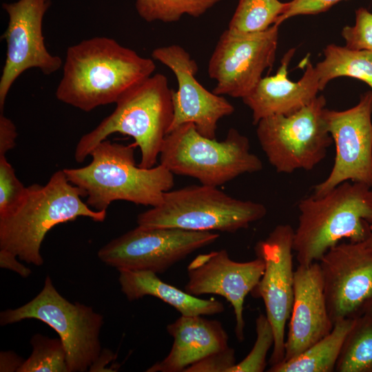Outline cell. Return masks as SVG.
<instances>
[{
	"mask_svg": "<svg viewBox=\"0 0 372 372\" xmlns=\"http://www.w3.org/2000/svg\"><path fill=\"white\" fill-rule=\"evenodd\" d=\"M356 319V318H355ZM355 319H342L331 331L298 357L271 366L269 372H333Z\"/></svg>",
	"mask_w": 372,
	"mask_h": 372,
	"instance_id": "obj_22",
	"label": "cell"
},
{
	"mask_svg": "<svg viewBox=\"0 0 372 372\" xmlns=\"http://www.w3.org/2000/svg\"><path fill=\"white\" fill-rule=\"evenodd\" d=\"M279 26L250 34L223 32L207 68L216 82L214 93L242 99L253 90L274 63Z\"/></svg>",
	"mask_w": 372,
	"mask_h": 372,
	"instance_id": "obj_11",
	"label": "cell"
},
{
	"mask_svg": "<svg viewBox=\"0 0 372 372\" xmlns=\"http://www.w3.org/2000/svg\"><path fill=\"white\" fill-rule=\"evenodd\" d=\"M83 192L71 183L63 170L54 172L45 185L33 184L19 205L0 217V249L28 264L43 263L40 249L46 234L54 226L87 217L103 222L107 210L90 208L81 197Z\"/></svg>",
	"mask_w": 372,
	"mask_h": 372,
	"instance_id": "obj_2",
	"label": "cell"
},
{
	"mask_svg": "<svg viewBox=\"0 0 372 372\" xmlns=\"http://www.w3.org/2000/svg\"><path fill=\"white\" fill-rule=\"evenodd\" d=\"M342 0H292L287 2L285 12L278 18L276 25L298 15L316 14L327 11Z\"/></svg>",
	"mask_w": 372,
	"mask_h": 372,
	"instance_id": "obj_32",
	"label": "cell"
},
{
	"mask_svg": "<svg viewBox=\"0 0 372 372\" xmlns=\"http://www.w3.org/2000/svg\"><path fill=\"white\" fill-rule=\"evenodd\" d=\"M326 99L317 96L289 115L260 120L256 135L269 163L278 173L312 170L326 157L333 143L324 119Z\"/></svg>",
	"mask_w": 372,
	"mask_h": 372,
	"instance_id": "obj_9",
	"label": "cell"
},
{
	"mask_svg": "<svg viewBox=\"0 0 372 372\" xmlns=\"http://www.w3.org/2000/svg\"><path fill=\"white\" fill-rule=\"evenodd\" d=\"M17 136V128L14 123L3 112L0 113V156L15 147Z\"/></svg>",
	"mask_w": 372,
	"mask_h": 372,
	"instance_id": "obj_33",
	"label": "cell"
},
{
	"mask_svg": "<svg viewBox=\"0 0 372 372\" xmlns=\"http://www.w3.org/2000/svg\"><path fill=\"white\" fill-rule=\"evenodd\" d=\"M371 237L367 240V244L370 249L372 250V225H371Z\"/></svg>",
	"mask_w": 372,
	"mask_h": 372,
	"instance_id": "obj_37",
	"label": "cell"
},
{
	"mask_svg": "<svg viewBox=\"0 0 372 372\" xmlns=\"http://www.w3.org/2000/svg\"><path fill=\"white\" fill-rule=\"evenodd\" d=\"M295 50L285 54L275 75L262 77L242 99L252 112L254 125L268 116L294 113L313 101L320 91L315 67L308 58L302 76L296 82L288 78V66Z\"/></svg>",
	"mask_w": 372,
	"mask_h": 372,
	"instance_id": "obj_19",
	"label": "cell"
},
{
	"mask_svg": "<svg viewBox=\"0 0 372 372\" xmlns=\"http://www.w3.org/2000/svg\"><path fill=\"white\" fill-rule=\"evenodd\" d=\"M323 53L324 59L314 66L320 91L330 81L339 76L357 79L372 89L371 52L330 44Z\"/></svg>",
	"mask_w": 372,
	"mask_h": 372,
	"instance_id": "obj_23",
	"label": "cell"
},
{
	"mask_svg": "<svg viewBox=\"0 0 372 372\" xmlns=\"http://www.w3.org/2000/svg\"><path fill=\"white\" fill-rule=\"evenodd\" d=\"M266 207L234 198L218 187L191 185L163 194L160 204L137 216L138 226L234 233L264 218Z\"/></svg>",
	"mask_w": 372,
	"mask_h": 372,
	"instance_id": "obj_7",
	"label": "cell"
},
{
	"mask_svg": "<svg viewBox=\"0 0 372 372\" xmlns=\"http://www.w3.org/2000/svg\"><path fill=\"white\" fill-rule=\"evenodd\" d=\"M293 251L300 265L320 260L344 238L359 242L371 237L372 187L345 181L322 196L311 195L298 204Z\"/></svg>",
	"mask_w": 372,
	"mask_h": 372,
	"instance_id": "obj_3",
	"label": "cell"
},
{
	"mask_svg": "<svg viewBox=\"0 0 372 372\" xmlns=\"http://www.w3.org/2000/svg\"><path fill=\"white\" fill-rule=\"evenodd\" d=\"M50 5V0H19L2 4L8 23L1 37L7 45L0 78L1 112L10 87L23 72L38 68L43 74L50 75L63 65L61 59L51 54L44 43L43 19Z\"/></svg>",
	"mask_w": 372,
	"mask_h": 372,
	"instance_id": "obj_14",
	"label": "cell"
},
{
	"mask_svg": "<svg viewBox=\"0 0 372 372\" xmlns=\"http://www.w3.org/2000/svg\"><path fill=\"white\" fill-rule=\"evenodd\" d=\"M287 6L279 0H239L227 29L238 34L263 32L276 23Z\"/></svg>",
	"mask_w": 372,
	"mask_h": 372,
	"instance_id": "obj_25",
	"label": "cell"
},
{
	"mask_svg": "<svg viewBox=\"0 0 372 372\" xmlns=\"http://www.w3.org/2000/svg\"><path fill=\"white\" fill-rule=\"evenodd\" d=\"M32 352L18 372H69L67 355L60 338L36 334L30 340Z\"/></svg>",
	"mask_w": 372,
	"mask_h": 372,
	"instance_id": "obj_27",
	"label": "cell"
},
{
	"mask_svg": "<svg viewBox=\"0 0 372 372\" xmlns=\"http://www.w3.org/2000/svg\"><path fill=\"white\" fill-rule=\"evenodd\" d=\"M335 371L372 372V321L366 316L355 320L345 339Z\"/></svg>",
	"mask_w": 372,
	"mask_h": 372,
	"instance_id": "obj_24",
	"label": "cell"
},
{
	"mask_svg": "<svg viewBox=\"0 0 372 372\" xmlns=\"http://www.w3.org/2000/svg\"><path fill=\"white\" fill-rule=\"evenodd\" d=\"M136 147L134 143L125 145L105 140L91 152L87 165L63 170L68 180L83 192L93 209L107 210L115 200L154 207L173 187L174 174L161 164L140 167L135 161Z\"/></svg>",
	"mask_w": 372,
	"mask_h": 372,
	"instance_id": "obj_4",
	"label": "cell"
},
{
	"mask_svg": "<svg viewBox=\"0 0 372 372\" xmlns=\"http://www.w3.org/2000/svg\"><path fill=\"white\" fill-rule=\"evenodd\" d=\"M293 237L294 229L290 225H278L254 247L256 257L265 263V269L251 293L262 299L273 330L274 343L269 360L271 366L285 358V327L294 298Z\"/></svg>",
	"mask_w": 372,
	"mask_h": 372,
	"instance_id": "obj_13",
	"label": "cell"
},
{
	"mask_svg": "<svg viewBox=\"0 0 372 372\" xmlns=\"http://www.w3.org/2000/svg\"><path fill=\"white\" fill-rule=\"evenodd\" d=\"M21 359L13 353L1 352L0 371H18L23 364Z\"/></svg>",
	"mask_w": 372,
	"mask_h": 372,
	"instance_id": "obj_35",
	"label": "cell"
},
{
	"mask_svg": "<svg viewBox=\"0 0 372 372\" xmlns=\"http://www.w3.org/2000/svg\"><path fill=\"white\" fill-rule=\"evenodd\" d=\"M218 238L213 231L137 226L101 247L98 257L118 271L160 273Z\"/></svg>",
	"mask_w": 372,
	"mask_h": 372,
	"instance_id": "obj_10",
	"label": "cell"
},
{
	"mask_svg": "<svg viewBox=\"0 0 372 372\" xmlns=\"http://www.w3.org/2000/svg\"><path fill=\"white\" fill-rule=\"evenodd\" d=\"M264 269L265 263L259 257L240 262L231 260L225 249L199 254L187 267L185 291L195 296L216 294L224 297L233 307L235 334L242 342L244 301L259 282Z\"/></svg>",
	"mask_w": 372,
	"mask_h": 372,
	"instance_id": "obj_17",
	"label": "cell"
},
{
	"mask_svg": "<svg viewBox=\"0 0 372 372\" xmlns=\"http://www.w3.org/2000/svg\"><path fill=\"white\" fill-rule=\"evenodd\" d=\"M319 261L333 324L363 316L372 300V250L367 240L338 243Z\"/></svg>",
	"mask_w": 372,
	"mask_h": 372,
	"instance_id": "obj_15",
	"label": "cell"
},
{
	"mask_svg": "<svg viewBox=\"0 0 372 372\" xmlns=\"http://www.w3.org/2000/svg\"><path fill=\"white\" fill-rule=\"evenodd\" d=\"M372 92L360 96L349 109L324 110L326 124L335 147L329 176L313 187L314 196H322L345 181L372 187Z\"/></svg>",
	"mask_w": 372,
	"mask_h": 372,
	"instance_id": "obj_12",
	"label": "cell"
},
{
	"mask_svg": "<svg viewBox=\"0 0 372 372\" xmlns=\"http://www.w3.org/2000/svg\"><path fill=\"white\" fill-rule=\"evenodd\" d=\"M341 34L348 48L372 52V13L364 8L356 10L355 25L344 26Z\"/></svg>",
	"mask_w": 372,
	"mask_h": 372,
	"instance_id": "obj_30",
	"label": "cell"
},
{
	"mask_svg": "<svg viewBox=\"0 0 372 372\" xmlns=\"http://www.w3.org/2000/svg\"><path fill=\"white\" fill-rule=\"evenodd\" d=\"M26 319L41 320L56 331L66 351L69 372L87 371L102 353L99 333L103 316L91 307L69 302L56 291L48 276L42 290L32 300L0 314L2 326Z\"/></svg>",
	"mask_w": 372,
	"mask_h": 372,
	"instance_id": "obj_8",
	"label": "cell"
},
{
	"mask_svg": "<svg viewBox=\"0 0 372 372\" xmlns=\"http://www.w3.org/2000/svg\"><path fill=\"white\" fill-rule=\"evenodd\" d=\"M236 364L235 351L228 347L194 363L184 372H229Z\"/></svg>",
	"mask_w": 372,
	"mask_h": 372,
	"instance_id": "obj_31",
	"label": "cell"
},
{
	"mask_svg": "<svg viewBox=\"0 0 372 372\" xmlns=\"http://www.w3.org/2000/svg\"><path fill=\"white\" fill-rule=\"evenodd\" d=\"M159 157L160 164L174 175L192 177L214 187L263 167L260 158L250 152L248 138L236 129H229L225 138L217 141L202 136L192 123L167 134Z\"/></svg>",
	"mask_w": 372,
	"mask_h": 372,
	"instance_id": "obj_6",
	"label": "cell"
},
{
	"mask_svg": "<svg viewBox=\"0 0 372 372\" xmlns=\"http://www.w3.org/2000/svg\"><path fill=\"white\" fill-rule=\"evenodd\" d=\"M172 93L167 77L161 73L130 89L117 101L112 114L80 138L75 160L82 163L99 143L120 133L132 137L139 147L140 167H154L173 121Z\"/></svg>",
	"mask_w": 372,
	"mask_h": 372,
	"instance_id": "obj_5",
	"label": "cell"
},
{
	"mask_svg": "<svg viewBox=\"0 0 372 372\" xmlns=\"http://www.w3.org/2000/svg\"><path fill=\"white\" fill-rule=\"evenodd\" d=\"M256 340L249 354L236 363L229 372H262L267 366V355L274 343L272 326L266 315L260 313L256 320Z\"/></svg>",
	"mask_w": 372,
	"mask_h": 372,
	"instance_id": "obj_28",
	"label": "cell"
},
{
	"mask_svg": "<svg viewBox=\"0 0 372 372\" xmlns=\"http://www.w3.org/2000/svg\"><path fill=\"white\" fill-rule=\"evenodd\" d=\"M173 338L169 354L149 367L147 372H181L194 363L228 346V335L218 320L202 316L181 315L167 326Z\"/></svg>",
	"mask_w": 372,
	"mask_h": 372,
	"instance_id": "obj_20",
	"label": "cell"
},
{
	"mask_svg": "<svg viewBox=\"0 0 372 372\" xmlns=\"http://www.w3.org/2000/svg\"><path fill=\"white\" fill-rule=\"evenodd\" d=\"M320 267L298 265L294 273V298L282 362L298 357L332 330Z\"/></svg>",
	"mask_w": 372,
	"mask_h": 372,
	"instance_id": "obj_18",
	"label": "cell"
},
{
	"mask_svg": "<svg viewBox=\"0 0 372 372\" xmlns=\"http://www.w3.org/2000/svg\"><path fill=\"white\" fill-rule=\"evenodd\" d=\"M26 189L6 156H0V217L8 214L19 205Z\"/></svg>",
	"mask_w": 372,
	"mask_h": 372,
	"instance_id": "obj_29",
	"label": "cell"
},
{
	"mask_svg": "<svg viewBox=\"0 0 372 372\" xmlns=\"http://www.w3.org/2000/svg\"><path fill=\"white\" fill-rule=\"evenodd\" d=\"M372 321V300L366 308L364 315Z\"/></svg>",
	"mask_w": 372,
	"mask_h": 372,
	"instance_id": "obj_36",
	"label": "cell"
},
{
	"mask_svg": "<svg viewBox=\"0 0 372 372\" xmlns=\"http://www.w3.org/2000/svg\"><path fill=\"white\" fill-rule=\"evenodd\" d=\"M222 0H136L139 16L147 22L172 23L183 15L199 17Z\"/></svg>",
	"mask_w": 372,
	"mask_h": 372,
	"instance_id": "obj_26",
	"label": "cell"
},
{
	"mask_svg": "<svg viewBox=\"0 0 372 372\" xmlns=\"http://www.w3.org/2000/svg\"><path fill=\"white\" fill-rule=\"evenodd\" d=\"M152 57L169 68L178 82V90L172 93L174 116L169 132L181 125L192 123L202 136L216 138L218 121L233 114V105L197 81L198 65L183 47H158Z\"/></svg>",
	"mask_w": 372,
	"mask_h": 372,
	"instance_id": "obj_16",
	"label": "cell"
},
{
	"mask_svg": "<svg viewBox=\"0 0 372 372\" xmlns=\"http://www.w3.org/2000/svg\"><path fill=\"white\" fill-rule=\"evenodd\" d=\"M155 69L153 59L141 56L113 39L95 37L68 47L56 97L90 112L116 103Z\"/></svg>",
	"mask_w": 372,
	"mask_h": 372,
	"instance_id": "obj_1",
	"label": "cell"
},
{
	"mask_svg": "<svg viewBox=\"0 0 372 372\" xmlns=\"http://www.w3.org/2000/svg\"><path fill=\"white\" fill-rule=\"evenodd\" d=\"M118 281L122 292L132 301L152 296L172 306L183 316L220 313L223 304L215 299H202L169 285L149 271L120 270Z\"/></svg>",
	"mask_w": 372,
	"mask_h": 372,
	"instance_id": "obj_21",
	"label": "cell"
},
{
	"mask_svg": "<svg viewBox=\"0 0 372 372\" xmlns=\"http://www.w3.org/2000/svg\"><path fill=\"white\" fill-rule=\"evenodd\" d=\"M15 255L6 250L0 249V267L12 270L23 278H27L31 274V270L20 263Z\"/></svg>",
	"mask_w": 372,
	"mask_h": 372,
	"instance_id": "obj_34",
	"label": "cell"
}]
</instances>
